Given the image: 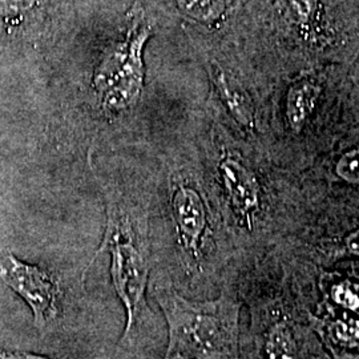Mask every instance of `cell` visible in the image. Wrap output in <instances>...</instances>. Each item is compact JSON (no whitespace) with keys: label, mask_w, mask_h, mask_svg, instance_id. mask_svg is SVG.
<instances>
[{"label":"cell","mask_w":359,"mask_h":359,"mask_svg":"<svg viewBox=\"0 0 359 359\" xmlns=\"http://www.w3.org/2000/svg\"><path fill=\"white\" fill-rule=\"evenodd\" d=\"M156 299L168 325L163 359H240L241 304L229 293L213 301H191L157 287Z\"/></svg>","instance_id":"1"},{"label":"cell","mask_w":359,"mask_h":359,"mask_svg":"<svg viewBox=\"0 0 359 359\" xmlns=\"http://www.w3.org/2000/svg\"><path fill=\"white\" fill-rule=\"evenodd\" d=\"M107 208V229L103 243L95 257L104 250H108L112 256V280L116 292L127 310V326L121 338V344L127 345L133 337L140 317L149 276V261L142 240L120 200L108 194Z\"/></svg>","instance_id":"2"},{"label":"cell","mask_w":359,"mask_h":359,"mask_svg":"<svg viewBox=\"0 0 359 359\" xmlns=\"http://www.w3.org/2000/svg\"><path fill=\"white\" fill-rule=\"evenodd\" d=\"M151 36V27L142 10L130 15L124 41L107 52L96 69L95 88L107 111L118 112L135 103L142 88V48Z\"/></svg>","instance_id":"3"},{"label":"cell","mask_w":359,"mask_h":359,"mask_svg":"<svg viewBox=\"0 0 359 359\" xmlns=\"http://www.w3.org/2000/svg\"><path fill=\"white\" fill-rule=\"evenodd\" d=\"M0 277L26 301L38 327L43 329L57 317L60 286L47 270L7 255L0 261Z\"/></svg>","instance_id":"4"},{"label":"cell","mask_w":359,"mask_h":359,"mask_svg":"<svg viewBox=\"0 0 359 359\" xmlns=\"http://www.w3.org/2000/svg\"><path fill=\"white\" fill-rule=\"evenodd\" d=\"M218 170L231 206L248 222L249 228H252L261 205V191L256 175L233 157H225L219 163Z\"/></svg>","instance_id":"5"},{"label":"cell","mask_w":359,"mask_h":359,"mask_svg":"<svg viewBox=\"0 0 359 359\" xmlns=\"http://www.w3.org/2000/svg\"><path fill=\"white\" fill-rule=\"evenodd\" d=\"M172 208L181 244L192 256H198L206 231V208L201 194L180 184L172 196Z\"/></svg>","instance_id":"6"},{"label":"cell","mask_w":359,"mask_h":359,"mask_svg":"<svg viewBox=\"0 0 359 359\" xmlns=\"http://www.w3.org/2000/svg\"><path fill=\"white\" fill-rule=\"evenodd\" d=\"M210 76L221 102L225 104V107L228 108L229 114L236 118V121L244 128H255V108L249 96L236 83H233L217 65L212 67Z\"/></svg>","instance_id":"7"},{"label":"cell","mask_w":359,"mask_h":359,"mask_svg":"<svg viewBox=\"0 0 359 359\" xmlns=\"http://www.w3.org/2000/svg\"><path fill=\"white\" fill-rule=\"evenodd\" d=\"M321 95V86L313 79H302L290 87L286 97L289 127L298 133L305 127Z\"/></svg>","instance_id":"8"},{"label":"cell","mask_w":359,"mask_h":359,"mask_svg":"<svg viewBox=\"0 0 359 359\" xmlns=\"http://www.w3.org/2000/svg\"><path fill=\"white\" fill-rule=\"evenodd\" d=\"M316 330L321 334L327 345L344 351H357L358 348V321L357 320H334L329 322H318Z\"/></svg>","instance_id":"9"},{"label":"cell","mask_w":359,"mask_h":359,"mask_svg":"<svg viewBox=\"0 0 359 359\" xmlns=\"http://www.w3.org/2000/svg\"><path fill=\"white\" fill-rule=\"evenodd\" d=\"M180 8L198 22H216L218 20L224 10V0H177Z\"/></svg>","instance_id":"10"},{"label":"cell","mask_w":359,"mask_h":359,"mask_svg":"<svg viewBox=\"0 0 359 359\" xmlns=\"http://www.w3.org/2000/svg\"><path fill=\"white\" fill-rule=\"evenodd\" d=\"M287 16L299 26H308L318 11V0H277Z\"/></svg>","instance_id":"11"},{"label":"cell","mask_w":359,"mask_h":359,"mask_svg":"<svg viewBox=\"0 0 359 359\" xmlns=\"http://www.w3.org/2000/svg\"><path fill=\"white\" fill-rule=\"evenodd\" d=\"M337 175L348 184H358V151H350L337 164Z\"/></svg>","instance_id":"12"},{"label":"cell","mask_w":359,"mask_h":359,"mask_svg":"<svg viewBox=\"0 0 359 359\" xmlns=\"http://www.w3.org/2000/svg\"><path fill=\"white\" fill-rule=\"evenodd\" d=\"M334 301L342 308L357 311L358 310V295L348 285H338L334 287Z\"/></svg>","instance_id":"13"},{"label":"cell","mask_w":359,"mask_h":359,"mask_svg":"<svg viewBox=\"0 0 359 359\" xmlns=\"http://www.w3.org/2000/svg\"><path fill=\"white\" fill-rule=\"evenodd\" d=\"M0 359H59L56 357H47V355H39L34 353L26 351H15V350H4L0 348Z\"/></svg>","instance_id":"14"},{"label":"cell","mask_w":359,"mask_h":359,"mask_svg":"<svg viewBox=\"0 0 359 359\" xmlns=\"http://www.w3.org/2000/svg\"><path fill=\"white\" fill-rule=\"evenodd\" d=\"M32 3L34 0H0V11H19Z\"/></svg>","instance_id":"15"},{"label":"cell","mask_w":359,"mask_h":359,"mask_svg":"<svg viewBox=\"0 0 359 359\" xmlns=\"http://www.w3.org/2000/svg\"><path fill=\"white\" fill-rule=\"evenodd\" d=\"M358 231H355L354 233H351L346 238V245L348 252L351 255H355L358 256Z\"/></svg>","instance_id":"16"}]
</instances>
